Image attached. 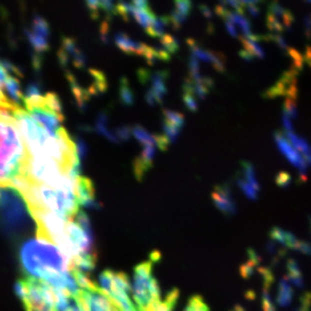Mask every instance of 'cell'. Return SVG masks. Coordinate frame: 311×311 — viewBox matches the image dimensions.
Listing matches in <instances>:
<instances>
[{"label":"cell","instance_id":"cell-35","mask_svg":"<svg viewBox=\"0 0 311 311\" xmlns=\"http://www.w3.org/2000/svg\"><path fill=\"white\" fill-rule=\"evenodd\" d=\"M276 181L278 183L279 186H282V187H286L290 184V181H291V176L286 173V172H281L278 174L277 178H276Z\"/></svg>","mask_w":311,"mask_h":311},{"label":"cell","instance_id":"cell-36","mask_svg":"<svg viewBox=\"0 0 311 311\" xmlns=\"http://www.w3.org/2000/svg\"><path fill=\"white\" fill-rule=\"evenodd\" d=\"M10 77L8 70L0 63V89H4L8 78Z\"/></svg>","mask_w":311,"mask_h":311},{"label":"cell","instance_id":"cell-1","mask_svg":"<svg viewBox=\"0 0 311 311\" xmlns=\"http://www.w3.org/2000/svg\"><path fill=\"white\" fill-rule=\"evenodd\" d=\"M30 153L13 111L0 108V188H15L28 174Z\"/></svg>","mask_w":311,"mask_h":311},{"label":"cell","instance_id":"cell-40","mask_svg":"<svg viewBox=\"0 0 311 311\" xmlns=\"http://www.w3.org/2000/svg\"><path fill=\"white\" fill-rule=\"evenodd\" d=\"M283 124H284V127H285L286 131H290V132L293 131L292 120L290 118H288L287 116H284V115H283Z\"/></svg>","mask_w":311,"mask_h":311},{"label":"cell","instance_id":"cell-9","mask_svg":"<svg viewBox=\"0 0 311 311\" xmlns=\"http://www.w3.org/2000/svg\"><path fill=\"white\" fill-rule=\"evenodd\" d=\"M133 134L143 144V151L136 159L134 165V171L137 178L143 177L145 172L152 166V160L155 154V147H158L157 136H153L146 129L136 126L133 130Z\"/></svg>","mask_w":311,"mask_h":311},{"label":"cell","instance_id":"cell-21","mask_svg":"<svg viewBox=\"0 0 311 311\" xmlns=\"http://www.w3.org/2000/svg\"><path fill=\"white\" fill-rule=\"evenodd\" d=\"M287 276L285 277L291 285H294L297 288L304 287V281L302 277V272L297 264V262L293 259H289L287 262Z\"/></svg>","mask_w":311,"mask_h":311},{"label":"cell","instance_id":"cell-30","mask_svg":"<svg viewBox=\"0 0 311 311\" xmlns=\"http://www.w3.org/2000/svg\"><path fill=\"white\" fill-rule=\"evenodd\" d=\"M183 101L185 103L186 107L190 111H196L197 110V103H196L194 95H192L191 93H188V92H184Z\"/></svg>","mask_w":311,"mask_h":311},{"label":"cell","instance_id":"cell-5","mask_svg":"<svg viewBox=\"0 0 311 311\" xmlns=\"http://www.w3.org/2000/svg\"><path fill=\"white\" fill-rule=\"evenodd\" d=\"M31 216L21 192L12 187L0 188V228L10 236L20 235Z\"/></svg>","mask_w":311,"mask_h":311},{"label":"cell","instance_id":"cell-24","mask_svg":"<svg viewBox=\"0 0 311 311\" xmlns=\"http://www.w3.org/2000/svg\"><path fill=\"white\" fill-rule=\"evenodd\" d=\"M184 311H210V308L201 297L193 296L189 299Z\"/></svg>","mask_w":311,"mask_h":311},{"label":"cell","instance_id":"cell-17","mask_svg":"<svg viewBox=\"0 0 311 311\" xmlns=\"http://www.w3.org/2000/svg\"><path fill=\"white\" fill-rule=\"evenodd\" d=\"M270 237L272 238L273 242H277L288 249L297 250L299 245V240L291 233L284 231L278 227H274L270 232Z\"/></svg>","mask_w":311,"mask_h":311},{"label":"cell","instance_id":"cell-20","mask_svg":"<svg viewBox=\"0 0 311 311\" xmlns=\"http://www.w3.org/2000/svg\"><path fill=\"white\" fill-rule=\"evenodd\" d=\"M294 291L291 287V284L288 282L286 278L282 279L279 283L278 295H277V303L279 306L288 307L293 300Z\"/></svg>","mask_w":311,"mask_h":311},{"label":"cell","instance_id":"cell-38","mask_svg":"<svg viewBox=\"0 0 311 311\" xmlns=\"http://www.w3.org/2000/svg\"><path fill=\"white\" fill-rule=\"evenodd\" d=\"M304 23H305V33H306V37L308 40H311V14L307 15L304 19Z\"/></svg>","mask_w":311,"mask_h":311},{"label":"cell","instance_id":"cell-22","mask_svg":"<svg viewBox=\"0 0 311 311\" xmlns=\"http://www.w3.org/2000/svg\"><path fill=\"white\" fill-rule=\"evenodd\" d=\"M242 172L240 177L243 178L244 180H246L248 183H250L258 192L260 191V185L259 182L257 180L256 177V172H255V168L253 166V164L249 161H242Z\"/></svg>","mask_w":311,"mask_h":311},{"label":"cell","instance_id":"cell-10","mask_svg":"<svg viewBox=\"0 0 311 311\" xmlns=\"http://www.w3.org/2000/svg\"><path fill=\"white\" fill-rule=\"evenodd\" d=\"M275 141L277 143L280 151L286 156V158L299 169V181L305 182L307 178V169L308 163L303 158V156L295 149V147L290 143V141L285 136V133L282 131H276L274 134Z\"/></svg>","mask_w":311,"mask_h":311},{"label":"cell","instance_id":"cell-18","mask_svg":"<svg viewBox=\"0 0 311 311\" xmlns=\"http://www.w3.org/2000/svg\"><path fill=\"white\" fill-rule=\"evenodd\" d=\"M268 14L277 18L284 25L286 30H291V27L295 21V18L290 11L283 8L280 4L276 2L272 3L269 7Z\"/></svg>","mask_w":311,"mask_h":311},{"label":"cell","instance_id":"cell-3","mask_svg":"<svg viewBox=\"0 0 311 311\" xmlns=\"http://www.w3.org/2000/svg\"><path fill=\"white\" fill-rule=\"evenodd\" d=\"M20 262L27 275L45 282L72 271L70 258L55 244L38 237L22 246Z\"/></svg>","mask_w":311,"mask_h":311},{"label":"cell","instance_id":"cell-2","mask_svg":"<svg viewBox=\"0 0 311 311\" xmlns=\"http://www.w3.org/2000/svg\"><path fill=\"white\" fill-rule=\"evenodd\" d=\"M15 188L23 195L29 212L54 213L68 222L74 221L80 212L76 184L52 186L24 177L17 182Z\"/></svg>","mask_w":311,"mask_h":311},{"label":"cell","instance_id":"cell-34","mask_svg":"<svg viewBox=\"0 0 311 311\" xmlns=\"http://www.w3.org/2000/svg\"><path fill=\"white\" fill-rule=\"evenodd\" d=\"M175 10L179 13L183 14L184 16L188 17L191 11V3L189 2H176L175 3Z\"/></svg>","mask_w":311,"mask_h":311},{"label":"cell","instance_id":"cell-7","mask_svg":"<svg viewBox=\"0 0 311 311\" xmlns=\"http://www.w3.org/2000/svg\"><path fill=\"white\" fill-rule=\"evenodd\" d=\"M159 258L158 253H153L149 261L137 265L134 269L133 298L138 311H148L152 305L161 300L158 283L152 274L153 264Z\"/></svg>","mask_w":311,"mask_h":311},{"label":"cell","instance_id":"cell-26","mask_svg":"<svg viewBox=\"0 0 311 311\" xmlns=\"http://www.w3.org/2000/svg\"><path fill=\"white\" fill-rule=\"evenodd\" d=\"M237 184L239 185V187L242 189V191L245 193V195L248 198L253 199V200L258 198V193L259 192L250 183H248L246 180H244L240 176L237 178Z\"/></svg>","mask_w":311,"mask_h":311},{"label":"cell","instance_id":"cell-25","mask_svg":"<svg viewBox=\"0 0 311 311\" xmlns=\"http://www.w3.org/2000/svg\"><path fill=\"white\" fill-rule=\"evenodd\" d=\"M296 100L297 99H293V98H286L285 103H284V107H283V115L287 116L288 118H290L291 120L296 119L298 116L297 113V104H296Z\"/></svg>","mask_w":311,"mask_h":311},{"label":"cell","instance_id":"cell-13","mask_svg":"<svg viewBox=\"0 0 311 311\" xmlns=\"http://www.w3.org/2000/svg\"><path fill=\"white\" fill-rule=\"evenodd\" d=\"M187 44L189 45L191 55H193L197 60H201L203 62H210L216 71H218L220 73L225 72V70H226V57H225V55H223L219 52L204 50L193 40H188Z\"/></svg>","mask_w":311,"mask_h":311},{"label":"cell","instance_id":"cell-43","mask_svg":"<svg viewBox=\"0 0 311 311\" xmlns=\"http://www.w3.org/2000/svg\"><path fill=\"white\" fill-rule=\"evenodd\" d=\"M304 61L307 62V64L311 67V48L307 47L305 55H304Z\"/></svg>","mask_w":311,"mask_h":311},{"label":"cell","instance_id":"cell-42","mask_svg":"<svg viewBox=\"0 0 311 311\" xmlns=\"http://www.w3.org/2000/svg\"><path fill=\"white\" fill-rule=\"evenodd\" d=\"M240 56H241L244 60H246V61H252V60L254 59V56L251 55L250 53H248V52L245 51V50H242V51L240 52Z\"/></svg>","mask_w":311,"mask_h":311},{"label":"cell","instance_id":"cell-16","mask_svg":"<svg viewBox=\"0 0 311 311\" xmlns=\"http://www.w3.org/2000/svg\"><path fill=\"white\" fill-rule=\"evenodd\" d=\"M168 77V73L166 71H161L154 73L151 76L152 87L146 94V100L150 105H154L156 103H160L167 93V88L165 85V81Z\"/></svg>","mask_w":311,"mask_h":311},{"label":"cell","instance_id":"cell-23","mask_svg":"<svg viewBox=\"0 0 311 311\" xmlns=\"http://www.w3.org/2000/svg\"><path fill=\"white\" fill-rule=\"evenodd\" d=\"M28 40L30 41L32 47L38 51L39 53L44 52L48 49V39L41 37L35 33H33L32 31H27L26 33Z\"/></svg>","mask_w":311,"mask_h":311},{"label":"cell","instance_id":"cell-41","mask_svg":"<svg viewBox=\"0 0 311 311\" xmlns=\"http://www.w3.org/2000/svg\"><path fill=\"white\" fill-rule=\"evenodd\" d=\"M199 10H200L201 13L204 15V17L209 18V19L212 18V12L210 11V9L207 8V7H205V6H200V7H199Z\"/></svg>","mask_w":311,"mask_h":311},{"label":"cell","instance_id":"cell-32","mask_svg":"<svg viewBox=\"0 0 311 311\" xmlns=\"http://www.w3.org/2000/svg\"><path fill=\"white\" fill-rule=\"evenodd\" d=\"M0 108H4L10 111H14L16 108H18V106L14 102H11L6 95L3 93L2 89H0Z\"/></svg>","mask_w":311,"mask_h":311},{"label":"cell","instance_id":"cell-37","mask_svg":"<svg viewBox=\"0 0 311 311\" xmlns=\"http://www.w3.org/2000/svg\"><path fill=\"white\" fill-rule=\"evenodd\" d=\"M297 250L300 251L303 254H306L308 256H311V244L307 242H299V245L297 247Z\"/></svg>","mask_w":311,"mask_h":311},{"label":"cell","instance_id":"cell-44","mask_svg":"<svg viewBox=\"0 0 311 311\" xmlns=\"http://www.w3.org/2000/svg\"><path fill=\"white\" fill-rule=\"evenodd\" d=\"M233 311H246L243 307H241V306H236L234 309H233Z\"/></svg>","mask_w":311,"mask_h":311},{"label":"cell","instance_id":"cell-15","mask_svg":"<svg viewBox=\"0 0 311 311\" xmlns=\"http://www.w3.org/2000/svg\"><path fill=\"white\" fill-rule=\"evenodd\" d=\"M183 125H184V117L182 114L171 110L163 111L164 136L167 138L169 142H173L176 140Z\"/></svg>","mask_w":311,"mask_h":311},{"label":"cell","instance_id":"cell-8","mask_svg":"<svg viewBox=\"0 0 311 311\" xmlns=\"http://www.w3.org/2000/svg\"><path fill=\"white\" fill-rule=\"evenodd\" d=\"M101 292L120 311H138L130 299V283L128 276L124 273L111 270L104 271L99 276Z\"/></svg>","mask_w":311,"mask_h":311},{"label":"cell","instance_id":"cell-6","mask_svg":"<svg viewBox=\"0 0 311 311\" xmlns=\"http://www.w3.org/2000/svg\"><path fill=\"white\" fill-rule=\"evenodd\" d=\"M25 107L29 114L53 136H58L63 129L64 116L62 105L56 94L25 98Z\"/></svg>","mask_w":311,"mask_h":311},{"label":"cell","instance_id":"cell-4","mask_svg":"<svg viewBox=\"0 0 311 311\" xmlns=\"http://www.w3.org/2000/svg\"><path fill=\"white\" fill-rule=\"evenodd\" d=\"M16 293L23 301L26 311H59V299L65 292L45 281L28 277L17 282Z\"/></svg>","mask_w":311,"mask_h":311},{"label":"cell","instance_id":"cell-12","mask_svg":"<svg viewBox=\"0 0 311 311\" xmlns=\"http://www.w3.org/2000/svg\"><path fill=\"white\" fill-rule=\"evenodd\" d=\"M213 200L218 209L227 217L237 214V203L233 197L232 188L229 184H220L215 187L212 194Z\"/></svg>","mask_w":311,"mask_h":311},{"label":"cell","instance_id":"cell-31","mask_svg":"<svg viewBox=\"0 0 311 311\" xmlns=\"http://www.w3.org/2000/svg\"><path fill=\"white\" fill-rule=\"evenodd\" d=\"M269 289L265 288L264 289V292H263V299H262V302H263V308H264V311H276L275 307H274V303L271 299V296H270V293L268 291Z\"/></svg>","mask_w":311,"mask_h":311},{"label":"cell","instance_id":"cell-39","mask_svg":"<svg viewBox=\"0 0 311 311\" xmlns=\"http://www.w3.org/2000/svg\"><path fill=\"white\" fill-rule=\"evenodd\" d=\"M225 24H226V27H227L228 32H229L233 37L239 38V32H238L237 27H236L234 24L230 23V22H225Z\"/></svg>","mask_w":311,"mask_h":311},{"label":"cell","instance_id":"cell-19","mask_svg":"<svg viewBox=\"0 0 311 311\" xmlns=\"http://www.w3.org/2000/svg\"><path fill=\"white\" fill-rule=\"evenodd\" d=\"M5 89L7 90L9 96L14 100V103L18 107H22V104H25V96L21 91V86L19 81L10 75L8 78ZM23 108V107H22Z\"/></svg>","mask_w":311,"mask_h":311},{"label":"cell","instance_id":"cell-14","mask_svg":"<svg viewBox=\"0 0 311 311\" xmlns=\"http://www.w3.org/2000/svg\"><path fill=\"white\" fill-rule=\"evenodd\" d=\"M76 196L79 205L97 209L98 202L95 199V189L92 181L84 176H79L76 179Z\"/></svg>","mask_w":311,"mask_h":311},{"label":"cell","instance_id":"cell-33","mask_svg":"<svg viewBox=\"0 0 311 311\" xmlns=\"http://www.w3.org/2000/svg\"><path fill=\"white\" fill-rule=\"evenodd\" d=\"M259 264L255 263V262H252V261H249L247 264L243 265L241 267V274L244 278H249L251 277L254 272H255V268L258 266Z\"/></svg>","mask_w":311,"mask_h":311},{"label":"cell","instance_id":"cell-29","mask_svg":"<svg viewBox=\"0 0 311 311\" xmlns=\"http://www.w3.org/2000/svg\"><path fill=\"white\" fill-rule=\"evenodd\" d=\"M120 95H121V100L125 104H132L133 103V95L131 90L128 87V82L126 80H123L121 83L120 87Z\"/></svg>","mask_w":311,"mask_h":311},{"label":"cell","instance_id":"cell-11","mask_svg":"<svg viewBox=\"0 0 311 311\" xmlns=\"http://www.w3.org/2000/svg\"><path fill=\"white\" fill-rule=\"evenodd\" d=\"M299 71L294 68L284 73L275 86L264 93L265 98H277L285 96L286 98L297 99V75Z\"/></svg>","mask_w":311,"mask_h":311},{"label":"cell","instance_id":"cell-28","mask_svg":"<svg viewBox=\"0 0 311 311\" xmlns=\"http://www.w3.org/2000/svg\"><path fill=\"white\" fill-rule=\"evenodd\" d=\"M161 44H162V49L167 52L168 54L170 53H175L178 49V44L176 42L175 39H173L171 36L169 35H164V37H162L161 39Z\"/></svg>","mask_w":311,"mask_h":311},{"label":"cell","instance_id":"cell-27","mask_svg":"<svg viewBox=\"0 0 311 311\" xmlns=\"http://www.w3.org/2000/svg\"><path fill=\"white\" fill-rule=\"evenodd\" d=\"M267 27L270 30L271 34H277L280 35V33H283L286 29L284 27V25L274 16L268 14V18H267Z\"/></svg>","mask_w":311,"mask_h":311}]
</instances>
